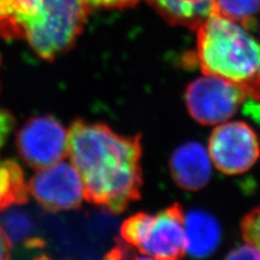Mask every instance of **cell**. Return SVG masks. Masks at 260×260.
Here are the masks:
<instances>
[{
  "instance_id": "4fadbf2b",
  "label": "cell",
  "mask_w": 260,
  "mask_h": 260,
  "mask_svg": "<svg viewBox=\"0 0 260 260\" xmlns=\"http://www.w3.org/2000/svg\"><path fill=\"white\" fill-rule=\"evenodd\" d=\"M29 189L22 167L13 159L0 161V210L26 204Z\"/></svg>"
},
{
  "instance_id": "8992f818",
  "label": "cell",
  "mask_w": 260,
  "mask_h": 260,
  "mask_svg": "<svg viewBox=\"0 0 260 260\" xmlns=\"http://www.w3.org/2000/svg\"><path fill=\"white\" fill-rule=\"evenodd\" d=\"M245 92L222 78L205 75L186 87L184 100L190 115L202 125H215L232 117Z\"/></svg>"
},
{
  "instance_id": "52a82bcc",
  "label": "cell",
  "mask_w": 260,
  "mask_h": 260,
  "mask_svg": "<svg viewBox=\"0 0 260 260\" xmlns=\"http://www.w3.org/2000/svg\"><path fill=\"white\" fill-rule=\"evenodd\" d=\"M209 156L219 172L240 175L254 166L260 154L257 135L244 121L217 127L209 138Z\"/></svg>"
},
{
  "instance_id": "30bf717a",
  "label": "cell",
  "mask_w": 260,
  "mask_h": 260,
  "mask_svg": "<svg viewBox=\"0 0 260 260\" xmlns=\"http://www.w3.org/2000/svg\"><path fill=\"white\" fill-rule=\"evenodd\" d=\"M184 239L185 253L194 258H207L220 244V225L207 211L193 209L184 216Z\"/></svg>"
},
{
  "instance_id": "ba28073f",
  "label": "cell",
  "mask_w": 260,
  "mask_h": 260,
  "mask_svg": "<svg viewBox=\"0 0 260 260\" xmlns=\"http://www.w3.org/2000/svg\"><path fill=\"white\" fill-rule=\"evenodd\" d=\"M28 189L38 204L51 213L77 209L85 199L83 179L76 167L68 161L60 160L38 169Z\"/></svg>"
},
{
  "instance_id": "ffe728a7",
  "label": "cell",
  "mask_w": 260,
  "mask_h": 260,
  "mask_svg": "<svg viewBox=\"0 0 260 260\" xmlns=\"http://www.w3.org/2000/svg\"><path fill=\"white\" fill-rule=\"evenodd\" d=\"M12 244L7 237L5 230L0 225V260H10Z\"/></svg>"
},
{
  "instance_id": "d6986e66",
  "label": "cell",
  "mask_w": 260,
  "mask_h": 260,
  "mask_svg": "<svg viewBox=\"0 0 260 260\" xmlns=\"http://www.w3.org/2000/svg\"><path fill=\"white\" fill-rule=\"evenodd\" d=\"M91 7H105V8H128L138 4L140 0H89Z\"/></svg>"
},
{
  "instance_id": "6da1fadb",
  "label": "cell",
  "mask_w": 260,
  "mask_h": 260,
  "mask_svg": "<svg viewBox=\"0 0 260 260\" xmlns=\"http://www.w3.org/2000/svg\"><path fill=\"white\" fill-rule=\"evenodd\" d=\"M69 154L89 203L120 214L140 199V135L123 136L105 124L76 119L69 133Z\"/></svg>"
},
{
  "instance_id": "e0dca14e",
  "label": "cell",
  "mask_w": 260,
  "mask_h": 260,
  "mask_svg": "<svg viewBox=\"0 0 260 260\" xmlns=\"http://www.w3.org/2000/svg\"><path fill=\"white\" fill-rule=\"evenodd\" d=\"M224 260H260V249L247 243L233 248Z\"/></svg>"
},
{
  "instance_id": "3957f363",
  "label": "cell",
  "mask_w": 260,
  "mask_h": 260,
  "mask_svg": "<svg viewBox=\"0 0 260 260\" xmlns=\"http://www.w3.org/2000/svg\"><path fill=\"white\" fill-rule=\"evenodd\" d=\"M191 63L260 100V42L241 24L213 11L197 28Z\"/></svg>"
},
{
  "instance_id": "277c9868",
  "label": "cell",
  "mask_w": 260,
  "mask_h": 260,
  "mask_svg": "<svg viewBox=\"0 0 260 260\" xmlns=\"http://www.w3.org/2000/svg\"><path fill=\"white\" fill-rule=\"evenodd\" d=\"M120 237L156 260H180L185 253L183 210L173 204L155 215L137 213L121 224Z\"/></svg>"
},
{
  "instance_id": "9c48e42d",
  "label": "cell",
  "mask_w": 260,
  "mask_h": 260,
  "mask_svg": "<svg viewBox=\"0 0 260 260\" xmlns=\"http://www.w3.org/2000/svg\"><path fill=\"white\" fill-rule=\"evenodd\" d=\"M174 181L186 191H199L208 183L211 159L199 142H186L177 148L169 161Z\"/></svg>"
},
{
  "instance_id": "44dd1931",
  "label": "cell",
  "mask_w": 260,
  "mask_h": 260,
  "mask_svg": "<svg viewBox=\"0 0 260 260\" xmlns=\"http://www.w3.org/2000/svg\"><path fill=\"white\" fill-rule=\"evenodd\" d=\"M246 113H249L250 116H253L256 120L260 121V107L259 105H251L250 102L247 103L246 109H245Z\"/></svg>"
},
{
  "instance_id": "8fae6325",
  "label": "cell",
  "mask_w": 260,
  "mask_h": 260,
  "mask_svg": "<svg viewBox=\"0 0 260 260\" xmlns=\"http://www.w3.org/2000/svg\"><path fill=\"white\" fill-rule=\"evenodd\" d=\"M169 24L197 30L214 10V0H149Z\"/></svg>"
},
{
  "instance_id": "7402d4cb",
  "label": "cell",
  "mask_w": 260,
  "mask_h": 260,
  "mask_svg": "<svg viewBox=\"0 0 260 260\" xmlns=\"http://www.w3.org/2000/svg\"><path fill=\"white\" fill-rule=\"evenodd\" d=\"M34 260H52V259L49 258V257L46 256V255H39V256L36 257Z\"/></svg>"
},
{
  "instance_id": "9a60e30c",
  "label": "cell",
  "mask_w": 260,
  "mask_h": 260,
  "mask_svg": "<svg viewBox=\"0 0 260 260\" xmlns=\"http://www.w3.org/2000/svg\"><path fill=\"white\" fill-rule=\"evenodd\" d=\"M241 229L243 239L260 249V207L251 210L245 216Z\"/></svg>"
},
{
  "instance_id": "7a4b0ae2",
  "label": "cell",
  "mask_w": 260,
  "mask_h": 260,
  "mask_svg": "<svg viewBox=\"0 0 260 260\" xmlns=\"http://www.w3.org/2000/svg\"><path fill=\"white\" fill-rule=\"evenodd\" d=\"M90 8L86 0H0V36L25 39L52 60L75 42Z\"/></svg>"
},
{
  "instance_id": "603a6c76",
  "label": "cell",
  "mask_w": 260,
  "mask_h": 260,
  "mask_svg": "<svg viewBox=\"0 0 260 260\" xmlns=\"http://www.w3.org/2000/svg\"><path fill=\"white\" fill-rule=\"evenodd\" d=\"M86 3L89 5V6H90V2H89V0H86ZM91 7V6H90Z\"/></svg>"
},
{
  "instance_id": "2e32d148",
  "label": "cell",
  "mask_w": 260,
  "mask_h": 260,
  "mask_svg": "<svg viewBox=\"0 0 260 260\" xmlns=\"http://www.w3.org/2000/svg\"><path fill=\"white\" fill-rule=\"evenodd\" d=\"M103 260H156L150 256H142L137 254L128 244L123 240H117L115 246H114L109 253L104 256Z\"/></svg>"
},
{
  "instance_id": "5bb4252c",
  "label": "cell",
  "mask_w": 260,
  "mask_h": 260,
  "mask_svg": "<svg viewBox=\"0 0 260 260\" xmlns=\"http://www.w3.org/2000/svg\"><path fill=\"white\" fill-rule=\"evenodd\" d=\"M213 11L250 28L260 12V0H214Z\"/></svg>"
},
{
  "instance_id": "7c38bea8",
  "label": "cell",
  "mask_w": 260,
  "mask_h": 260,
  "mask_svg": "<svg viewBox=\"0 0 260 260\" xmlns=\"http://www.w3.org/2000/svg\"><path fill=\"white\" fill-rule=\"evenodd\" d=\"M0 224L12 246L23 245L27 249L44 248L45 242L37 234L34 219L27 211L18 208L7 210L0 217Z\"/></svg>"
},
{
  "instance_id": "ac0fdd59",
  "label": "cell",
  "mask_w": 260,
  "mask_h": 260,
  "mask_svg": "<svg viewBox=\"0 0 260 260\" xmlns=\"http://www.w3.org/2000/svg\"><path fill=\"white\" fill-rule=\"evenodd\" d=\"M15 125V119L10 112L0 109V149L3 148L8 136Z\"/></svg>"
},
{
  "instance_id": "5b68a950",
  "label": "cell",
  "mask_w": 260,
  "mask_h": 260,
  "mask_svg": "<svg viewBox=\"0 0 260 260\" xmlns=\"http://www.w3.org/2000/svg\"><path fill=\"white\" fill-rule=\"evenodd\" d=\"M16 150L27 165L43 169L68 156L69 136L54 116H34L16 134Z\"/></svg>"
}]
</instances>
